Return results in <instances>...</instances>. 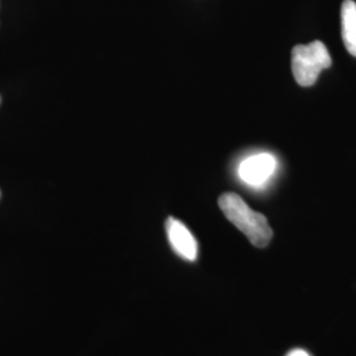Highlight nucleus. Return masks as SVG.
<instances>
[{"mask_svg": "<svg viewBox=\"0 0 356 356\" xmlns=\"http://www.w3.org/2000/svg\"><path fill=\"white\" fill-rule=\"evenodd\" d=\"M219 207L229 222L242 231L252 245L264 248L272 241L273 231L267 218L256 213L235 193H225L219 197Z\"/></svg>", "mask_w": 356, "mask_h": 356, "instance_id": "obj_1", "label": "nucleus"}, {"mask_svg": "<svg viewBox=\"0 0 356 356\" xmlns=\"http://www.w3.org/2000/svg\"><path fill=\"white\" fill-rule=\"evenodd\" d=\"M331 66V56L322 41L306 45H296L292 51V72L296 82L302 86H313L319 74Z\"/></svg>", "mask_w": 356, "mask_h": 356, "instance_id": "obj_2", "label": "nucleus"}, {"mask_svg": "<svg viewBox=\"0 0 356 356\" xmlns=\"http://www.w3.org/2000/svg\"><path fill=\"white\" fill-rule=\"evenodd\" d=\"M277 169V160L270 153H257L244 159L238 168V175L244 184L252 188L266 185Z\"/></svg>", "mask_w": 356, "mask_h": 356, "instance_id": "obj_3", "label": "nucleus"}, {"mask_svg": "<svg viewBox=\"0 0 356 356\" xmlns=\"http://www.w3.org/2000/svg\"><path fill=\"white\" fill-rule=\"evenodd\" d=\"M168 241L173 251L182 259L194 261L198 254V244L188 227L175 218H168L165 223Z\"/></svg>", "mask_w": 356, "mask_h": 356, "instance_id": "obj_4", "label": "nucleus"}, {"mask_svg": "<svg viewBox=\"0 0 356 356\" xmlns=\"http://www.w3.org/2000/svg\"><path fill=\"white\" fill-rule=\"evenodd\" d=\"M342 40L347 51L356 57V3L354 0H344L341 8Z\"/></svg>", "mask_w": 356, "mask_h": 356, "instance_id": "obj_5", "label": "nucleus"}, {"mask_svg": "<svg viewBox=\"0 0 356 356\" xmlns=\"http://www.w3.org/2000/svg\"><path fill=\"white\" fill-rule=\"evenodd\" d=\"M286 356H310L306 351H304V350H300V348H297V350H293V351H291L289 354Z\"/></svg>", "mask_w": 356, "mask_h": 356, "instance_id": "obj_6", "label": "nucleus"}]
</instances>
